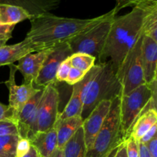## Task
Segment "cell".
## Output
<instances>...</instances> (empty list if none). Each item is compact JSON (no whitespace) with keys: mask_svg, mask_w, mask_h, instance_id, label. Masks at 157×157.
<instances>
[{"mask_svg":"<svg viewBox=\"0 0 157 157\" xmlns=\"http://www.w3.org/2000/svg\"><path fill=\"white\" fill-rule=\"evenodd\" d=\"M144 15L141 8L134 6L126 15L114 17L97 64L109 61L117 73L125 55L142 34Z\"/></svg>","mask_w":157,"mask_h":157,"instance_id":"cell-1","label":"cell"},{"mask_svg":"<svg viewBox=\"0 0 157 157\" xmlns=\"http://www.w3.org/2000/svg\"><path fill=\"white\" fill-rule=\"evenodd\" d=\"M105 15L87 19L60 17L52 13L38 15L30 19L31 29L26 38L34 42L52 47L58 43L66 42L98 24Z\"/></svg>","mask_w":157,"mask_h":157,"instance_id":"cell-2","label":"cell"},{"mask_svg":"<svg viewBox=\"0 0 157 157\" xmlns=\"http://www.w3.org/2000/svg\"><path fill=\"white\" fill-rule=\"evenodd\" d=\"M86 87L81 117L85 119L99 103L113 101L122 95V86L109 61L101 63Z\"/></svg>","mask_w":157,"mask_h":157,"instance_id":"cell-3","label":"cell"},{"mask_svg":"<svg viewBox=\"0 0 157 157\" xmlns=\"http://www.w3.org/2000/svg\"><path fill=\"white\" fill-rule=\"evenodd\" d=\"M151 108L156 109V81L142 84L120 97V120L124 140L129 137L137 118Z\"/></svg>","mask_w":157,"mask_h":157,"instance_id":"cell-4","label":"cell"},{"mask_svg":"<svg viewBox=\"0 0 157 157\" xmlns=\"http://www.w3.org/2000/svg\"><path fill=\"white\" fill-rule=\"evenodd\" d=\"M120 120V97L112 101L110 112L84 157H107L123 142Z\"/></svg>","mask_w":157,"mask_h":157,"instance_id":"cell-5","label":"cell"},{"mask_svg":"<svg viewBox=\"0 0 157 157\" xmlns=\"http://www.w3.org/2000/svg\"><path fill=\"white\" fill-rule=\"evenodd\" d=\"M117 14L113 9L106 13L105 17L98 24L68 40L67 42L72 53H85L92 55L96 59L97 64L102 53L112 21Z\"/></svg>","mask_w":157,"mask_h":157,"instance_id":"cell-6","label":"cell"},{"mask_svg":"<svg viewBox=\"0 0 157 157\" xmlns=\"http://www.w3.org/2000/svg\"><path fill=\"white\" fill-rule=\"evenodd\" d=\"M144 34L140 35L124 57L117 71V76L122 86V95L146 84L141 60V47Z\"/></svg>","mask_w":157,"mask_h":157,"instance_id":"cell-7","label":"cell"},{"mask_svg":"<svg viewBox=\"0 0 157 157\" xmlns=\"http://www.w3.org/2000/svg\"><path fill=\"white\" fill-rule=\"evenodd\" d=\"M59 91L55 84L43 87V94L38 107L36 133L46 132L53 128L59 115Z\"/></svg>","mask_w":157,"mask_h":157,"instance_id":"cell-8","label":"cell"},{"mask_svg":"<svg viewBox=\"0 0 157 157\" xmlns=\"http://www.w3.org/2000/svg\"><path fill=\"white\" fill-rule=\"evenodd\" d=\"M67 42H61L52 46L49 50L35 84L44 87L51 84H56V72L60 64L72 55Z\"/></svg>","mask_w":157,"mask_h":157,"instance_id":"cell-9","label":"cell"},{"mask_svg":"<svg viewBox=\"0 0 157 157\" xmlns=\"http://www.w3.org/2000/svg\"><path fill=\"white\" fill-rule=\"evenodd\" d=\"M9 66V79L5 81V84L9 90V106L13 110L14 119H15L23 106L37 93L39 88H36L33 84L29 83L17 85L15 83V73L18 71L16 65L12 64Z\"/></svg>","mask_w":157,"mask_h":157,"instance_id":"cell-10","label":"cell"},{"mask_svg":"<svg viewBox=\"0 0 157 157\" xmlns=\"http://www.w3.org/2000/svg\"><path fill=\"white\" fill-rule=\"evenodd\" d=\"M43 94V87L38 89L37 93L25 104L15 121L18 127V136L30 140L36 133V119L38 107Z\"/></svg>","mask_w":157,"mask_h":157,"instance_id":"cell-11","label":"cell"},{"mask_svg":"<svg viewBox=\"0 0 157 157\" xmlns=\"http://www.w3.org/2000/svg\"><path fill=\"white\" fill-rule=\"evenodd\" d=\"M100 64H96L84 77L81 81L72 86V93L71 98L63 111L60 112L58 121L67 119L75 116L81 117L83 102L86 87L99 69Z\"/></svg>","mask_w":157,"mask_h":157,"instance_id":"cell-12","label":"cell"},{"mask_svg":"<svg viewBox=\"0 0 157 157\" xmlns=\"http://www.w3.org/2000/svg\"><path fill=\"white\" fill-rule=\"evenodd\" d=\"M113 101H103L98 104L88 116L83 121L84 143L86 150L93 144L95 137L101 130L112 105Z\"/></svg>","mask_w":157,"mask_h":157,"instance_id":"cell-13","label":"cell"},{"mask_svg":"<svg viewBox=\"0 0 157 157\" xmlns=\"http://www.w3.org/2000/svg\"><path fill=\"white\" fill-rule=\"evenodd\" d=\"M48 46L34 42L29 38L11 45H5L0 48V66L10 65L15 61H18L26 55L38 51L49 48Z\"/></svg>","mask_w":157,"mask_h":157,"instance_id":"cell-14","label":"cell"},{"mask_svg":"<svg viewBox=\"0 0 157 157\" xmlns=\"http://www.w3.org/2000/svg\"><path fill=\"white\" fill-rule=\"evenodd\" d=\"M50 48L28 54L18 61L17 70L24 78V83L35 84Z\"/></svg>","mask_w":157,"mask_h":157,"instance_id":"cell-15","label":"cell"},{"mask_svg":"<svg viewBox=\"0 0 157 157\" xmlns=\"http://www.w3.org/2000/svg\"><path fill=\"white\" fill-rule=\"evenodd\" d=\"M141 60L145 83L152 84L156 81L157 41L145 35L141 47Z\"/></svg>","mask_w":157,"mask_h":157,"instance_id":"cell-16","label":"cell"},{"mask_svg":"<svg viewBox=\"0 0 157 157\" xmlns=\"http://www.w3.org/2000/svg\"><path fill=\"white\" fill-rule=\"evenodd\" d=\"M60 0H0V4L18 6L27 11L32 18L51 13L60 6Z\"/></svg>","mask_w":157,"mask_h":157,"instance_id":"cell-17","label":"cell"},{"mask_svg":"<svg viewBox=\"0 0 157 157\" xmlns=\"http://www.w3.org/2000/svg\"><path fill=\"white\" fill-rule=\"evenodd\" d=\"M29 140L31 145L37 150L40 157H51L58 147L56 127L55 126L46 132L36 133Z\"/></svg>","mask_w":157,"mask_h":157,"instance_id":"cell-18","label":"cell"},{"mask_svg":"<svg viewBox=\"0 0 157 157\" xmlns=\"http://www.w3.org/2000/svg\"><path fill=\"white\" fill-rule=\"evenodd\" d=\"M83 121V118L80 116L72 117L62 121H57L55 124L58 139L57 148L62 150L66 143L82 127Z\"/></svg>","mask_w":157,"mask_h":157,"instance_id":"cell-19","label":"cell"},{"mask_svg":"<svg viewBox=\"0 0 157 157\" xmlns=\"http://www.w3.org/2000/svg\"><path fill=\"white\" fill-rule=\"evenodd\" d=\"M32 18V15L22 8L0 4V25H16L21 21Z\"/></svg>","mask_w":157,"mask_h":157,"instance_id":"cell-20","label":"cell"},{"mask_svg":"<svg viewBox=\"0 0 157 157\" xmlns=\"http://www.w3.org/2000/svg\"><path fill=\"white\" fill-rule=\"evenodd\" d=\"M156 124H157L156 109H149L137 118L129 136H132L139 142L142 136Z\"/></svg>","mask_w":157,"mask_h":157,"instance_id":"cell-21","label":"cell"},{"mask_svg":"<svg viewBox=\"0 0 157 157\" xmlns=\"http://www.w3.org/2000/svg\"><path fill=\"white\" fill-rule=\"evenodd\" d=\"M64 157H84L86 146L82 127L66 143L62 149Z\"/></svg>","mask_w":157,"mask_h":157,"instance_id":"cell-22","label":"cell"},{"mask_svg":"<svg viewBox=\"0 0 157 157\" xmlns=\"http://www.w3.org/2000/svg\"><path fill=\"white\" fill-rule=\"evenodd\" d=\"M71 67L78 68L82 71L88 72L96 64V59L92 55L85 53H73L70 57Z\"/></svg>","mask_w":157,"mask_h":157,"instance_id":"cell-23","label":"cell"},{"mask_svg":"<svg viewBox=\"0 0 157 157\" xmlns=\"http://www.w3.org/2000/svg\"><path fill=\"white\" fill-rule=\"evenodd\" d=\"M18 135L0 136V157H16Z\"/></svg>","mask_w":157,"mask_h":157,"instance_id":"cell-24","label":"cell"},{"mask_svg":"<svg viewBox=\"0 0 157 157\" xmlns=\"http://www.w3.org/2000/svg\"><path fill=\"white\" fill-rule=\"evenodd\" d=\"M18 135V130L16 123L12 120L0 121V136Z\"/></svg>","mask_w":157,"mask_h":157,"instance_id":"cell-25","label":"cell"},{"mask_svg":"<svg viewBox=\"0 0 157 157\" xmlns=\"http://www.w3.org/2000/svg\"><path fill=\"white\" fill-rule=\"evenodd\" d=\"M71 68V64L70 59L67 58L66 60L63 61L60 64L58 70L56 72V81L57 82H65L67 80L68 74Z\"/></svg>","mask_w":157,"mask_h":157,"instance_id":"cell-26","label":"cell"},{"mask_svg":"<svg viewBox=\"0 0 157 157\" xmlns=\"http://www.w3.org/2000/svg\"><path fill=\"white\" fill-rule=\"evenodd\" d=\"M124 143L127 157H140L139 142L137 140L132 136H129L126 140H124Z\"/></svg>","mask_w":157,"mask_h":157,"instance_id":"cell-27","label":"cell"},{"mask_svg":"<svg viewBox=\"0 0 157 157\" xmlns=\"http://www.w3.org/2000/svg\"><path fill=\"white\" fill-rule=\"evenodd\" d=\"M87 73L79 70V69L71 67L65 82L67 83V84H69V85L73 86L74 84H77V83H78L79 81H81V80L84 78V77L85 76V75Z\"/></svg>","mask_w":157,"mask_h":157,"instance_id":"cell-28","label":"cell"},{"mask_svg":"<svg viewBox=\"0 0 157 157\" xmlns=\"http://www.w3.org/2000/svg\"><path fill=\"white\" fill-rule=\"evenodd\" d=\"M31 143L29 139L19 137L16 147V157L24 156L29 151Z\"/></svg>","mask_w":157,"mask_h":157,"instance_id":"cell-29","label":"cell"},{"mask_svg":"<svg viewBox=\"0 0 157 157\" xmlns=\"http://www.w3.org/2000/svg\"><path fill=\"white\" fill-rule=\"evenodd\" d=\"M115 1H116V6L113 9L116 11L117 13H118V12L121 9L126 7H131V6L134 7L144 0H115Z\"/></svg>","mask_w":157,"mask_h":157,"instance_id":"cell-30","label":"cell"},{"mask_svg":"<svg viewBox=\"0 0 157 157\" xmlns=\"http://www.w3.org/2000/svg\"><path fill=\"white\" fill-rule=\"evenodd\" d=\"M3 120H12L15 121L14 113L9 105H5L0 103V121Z\"/></svg>","mask_w":157,"mask_h":157,"instance_id":"cell-31","label":"cell"},{"mask_svg":"<svg viewBox=\"0 0 157 157\" xmlns=\"http://www.w3.org/2000/svg\"><path fill=\"white\" fill-rule=\"evenodd\" d=\"M156 130H157V124L153 126V127L150 129L144 136H142L140 140H139V142L142 143V144H147V143L150 142L152 139H153L154 136H156Z\"/></svg>","mask_w":157,"mask_h":157,"instance_id":"cell-32","label":"cell"},{"mask_svg":"<svg viewBox=\"0 0 157 157\" xmlns=\"http://www.w3.org/2000/svg\"><path fill=\"white\" fill-rule=\"evenodd\" d=\"M147 145L151 157H157V136L147 143Z\"/></svg>","mask_w":157,"mask_h":157,"instance_id":"cell-33","label":"cell"},{"mask_svg":"<svg viewBox=\"0 0 157 157\" xmlns=\"http://www.w3.org/2000/svg\"><path fill=\"white\" fill-rule=\"evenodd\" d=\"M15 25H0V36L1 35H12Z\"/></svg>","mask_w":157,"mask_h":157,"instance_id":"cell-34","label":"cell"},{"mask_svg":"<svg viewBox=\"0 0 157 157\" xmlns=\"http://www.w3.org/2000/svg\"><path fill=\"white\" fill-rule=\"evenodd\" d=\"M139 152L140 157H151L147 144L139 142Z\"/></svg>","mask_w":157,"mask_h":157,"instance_id":"cell-35","label":"cell"},{"mask_svg":"<svg viewBox=\"0 0 157 157\" xmlns=\"http://www.w3.org/2000/svg\"><path fill=\"white\" fill-rule=\"evenodd\" d=\"M115 157H127V150H126V145L124 141L118 147L117 151Z\"/></svg>","mask_w":157,"mask_h":157,"instance_id":"cell-36","label":"cell"},{"mask_svg":"<svg viewBox=\"0 0 157 157\" xmlns=\"http://www.w3.org/2000/svg\"><path fill=\"white\" fill-rule=\"evenodd\" d=\"M22 157H40V156H39V154H38V151H37L36 149H35L33 146L31 145L29 151L28 152V153Z\"/></svg>","mask_w":157,"mask_h":157,"instance_id":"cell-37","label":"cell"},{"mask_svg":"<svg viewBox=\"0 0 157 157\" xmlns=\"http://www.w3.org/2000/svg\"><path fill=\"white\" fill-rule=\"evenodd\" d=\"M12 38V35H1L0 36V48L6 44V42Z\"/></svg>","mask_w":157,"mask_h":157,"instance_id":"cell-38","label":"cell"},{"mask_svg":"<svg viewBox=\"0 0 157 157\" xmlns=\"http://www.w3.org/2000/svg\"><path fill=\"white\" fill-rule=\"evenodd\" d=\"M51 157H64L62 150H60V149L57 148V150L54 152V153Z\"/></svg>","mask_w":157,"mask_h":157,"instance_id":"cell-39","label":"cell"},{"mask_svg":"<svg viewBox=\"0 0 157 157\" xmlns=\"http://www.w3.org/2000/svg\"><path fill=\"white\" fill-rule=\"evenodd\" d=\"M117 149H118V147H117V148L115 149L114 150H113V151H112L111 153H110V155H109V156L107 157H115V156H116L117 151Z\"/></svg>","mask_w":157,"mask_h":157,"instance_id":"cell-40","label":"cell"}]
</instances>
